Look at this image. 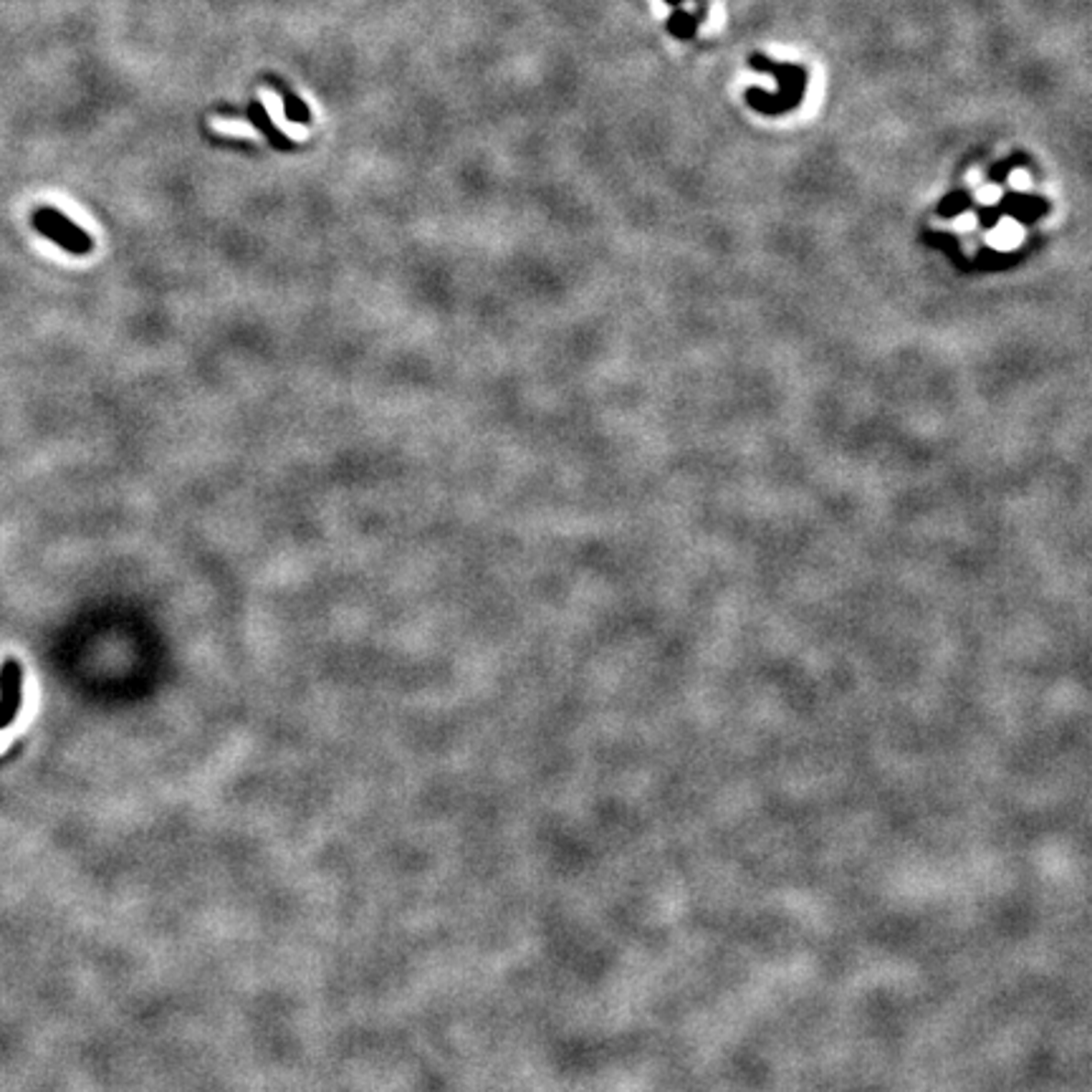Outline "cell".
<instances>
[{
	"label": "cell",
	"mask_w": 1092,
	"mask_h": 1092,
	"mask_svg": "<svg viewBox=\"0 0 1092 1092\" xmlns=\"http://www.w3.org/2000/svg\"><path fill=\"white\" fill-rule=\"evenodd\" d=\"M971 226H974V216L959 217V223H956V228H959V230H966V228H971Z\"/></svg>",
	"instance_id": "9"
},
{
	"label": "cell",
	"mask_w": 1092,
	"mask_h": 1092,
	"mask_svg": "<svg viewBox=\"0 0 1092 1092\" xmlns=\"http://www.w3.org/2000/svg\"><path fill=\"white\" fill-rule=\"evenodd\" d=\"M1021 228L1014 223V220H1001L999 226L994 228V233L989 236L991 246L999 248V251H1009V248H1017L1020 246L1021 240Z\"/></svg>",
	"instance_id": "5"
},
{
	"label": "cell",
	"mask_w": 1092,
	"mask_h": 1092,
	"mask_svg": "<svg viewBox=\"0 0 1092 1092\" xmlns=\"http://www.w3.org/2000/svg\"><path fill=\"white\" fill-rule=\"evenodd\" d=\"M248 119L253 122V127H256L258 132H263V137H266L268 142L273 147H279V150H294V142H291L286 134L281 132L276 124H271V117H268L266 106L258 102V99H253V102L248 104Z\"/></svg>",
	"instance_id": "3"
},
{
	"label": "cell",
	"mask_w": 1092,
	"mask_h": 1092,
	"mask_svg": "<svg viewBox=\"0 0 1092 1092\" xmlns=\"http://www.w3.org/2000/svg\"><path fill=\"white\" fill-rule=\"evenodd\" d=\"M23 703V668L18 660L8 658L0 665V729L18 716Z\"/></svg>",
	"instance_id": "2"
},
{
	"label": "cell",
	"mask_w": 1092,
	"mask_h": 1092,
	"mask_svg": "<svg viewBox=\"0 0 1092 1092\" xmlns=\"http://www.w3.org/2000/svg\"><path fill=\"white\" fill-rule=\"evenodd\" d=\"M721 21H723V8H721V6H716V8H713L711 28H719V26H721Z\"/></svg>",
	"instance_id": "8"
},
{
	"label": "cell",
	"mask_w": 1092,
	"mask_h": 1092,
	"mask_svg": "<svg viewBox=\"0 0 1092 1092\" xmlns=\"http://www.w3.org/2000/svg\"><path fill=\"white\" fill-rule=\"evenodd\" d=\"M999 195H1001L999 187H994V185L981 187L979 193H976V197H979L981 203H986V206H989V203H997V200H999Z\"/></svg>",
	"instance_id": "6"
},
{
	"label": "cell",
	"mask_w": 1092,
	"mask_h": 1092,
	"mask_svg": "<svg viewBox=\"0 0 1092 1092\" xmlns=\"http://www.w3.org/2000/svg\"><path fill=\"white\" fill-rule=\"evenodd\" d=\"M31 226L72 256H89L94 251V238L56 207H36L31 213Z\"/></svg>",
	"instance_id": "1"
},
{
	"label": "cell",
	"mask_w": 1092,
	"mask_h": 1092,
	"mask_svg": "<svg viewBox=\"0 0 1092 1092\" xmlns=\"http://www.w3.org/2000/svg\"><path fill=\"white\" fill-rule=\"evenodd\" d=\"M1011 187H1017V190H1027V187H1030V175H1027L1024 170L1011 173Z\"/></svg>",
	"instance_id": "7"
},
{
	"label": "cell",
	"mask_w": 1092,
	"mask_h": 1092,
	"mask_svg": "<svg viewBox=\"0 0 1092 1092\" xmlns=\"http://www.w3.org/2000/svg\"><path fill=\"white\" fill-rule=\"evenodd\" d=\"M268 84H271V86L279 92L281 102H284V112H286V117H289V122L309 127L311 112H309V106H306V102H304L301 96H296V94L291 92L289 86H284V82H281V79H276V76H268Z\"/></svg>",
	"instance_id": "4"
}]
</instances>
